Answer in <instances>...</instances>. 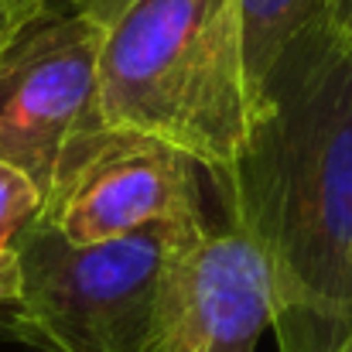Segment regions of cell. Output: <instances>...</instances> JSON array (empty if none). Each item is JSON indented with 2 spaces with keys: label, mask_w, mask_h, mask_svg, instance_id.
<instances>
[{
  "label": "cell",
  "mask_w": 352,
  "mask_h": 352,
  "mask_svg": "<svg viewBox=\"0 0 352 352\" xmlns=\"http://www.w3.org/2000/svg\"><path fill=\"white\" fill-rule=\"evenodd\" d=\"M274 274L284 352L352 329V34L308 28L263 76L256 120L216 182Z\"/></svg>",
  "instance_id": "1"
},
{
  "label": "cell",
  "mask_w": 352,
  "mask_h": 352,
  "mask_svg": "<svg viewBox=\"0 0 352 352\" xmlns=\"http://www.w3.org/2000/svg\"><path fill=\"white\" fill-rule=\"evenodd\" d=\"M79 7L96 31L107 126L161 140L223 182L256 120L239 0H82Z\"/></svg>",
  "instance_id": "2"
},
{
  "label": "cell",
  "mask_w": 352,
  "mask_h": 352,
  "mask_svg": "<svg viewBox=\"0 0 352 352\" xmlns=\"http://www.w3.org/2000/svg\"><path fill=\"white\" fill-rule=\"evenodd\" d=\"M202 219L103 243H72L38 219L21 250V287L3 325L38 352H147L168 260Z\"/></svg>",
  "instance_id": "3"
},
{
  "label": "cell",
  "mask_w": 352,
  "mask_h": 352,
  "mask_svg": "<svg viewBox=\"0 0 352 352\" xmlns=\"http://www.w3.org/2000/svg\"><path fill=\"white\" fill-rule=\"evenodd\" d=\"M107 133L86 10H45L0 52V161L48 206Z\"/></svg>",
  "instance_id": "4"
},
{
  "label": "cell",
  "mask_w": 352,
  "mask_h": 352,
  "mask_svg": "<svg viewBox=\"0 0 352 352\" xmlns=\"http://www.w3.org/2000/svg\"><path fill=\"white\" fill-rule=\"evenodd\" d=\"M274 318L277 294L263 253L233 226L209 230L202 219L168 260L147 352H253Z\"/></svg>",
  "instance_id": "5"
},
{
  "label": "cell",
  "mask_w": 352,
  "mask_h": 352,
  "mask_svg": "<svg viewBox=\"0 0 352 352\" xmlns=\"http://www.w3.org/2000/svg\"><path fill=\"white\" fill-rule=\"evenodd\" d=\"M199 164L140 133L110 130L72 171L41 219L72 243H103L202 216Z\"/></svg>",
  "instance_id": "6"
},
{
  "label": "cell",
  "mask_w": 352,
  "mask_h": 352,
  "mask_svg": "<svg viewBox=\"0 0 352 352\" xmlns=\"http://www.w3.org/2000/svg\"><path fill=\"white\" fill-rule=\"evenodd\" d=\"M243 10V41H246V69L253 79V93L274 62L318 21H325V0H239Z\"/></svg>",
  "instance_id": "7"
},
{
  "label": "cell",
  "mask_w": 352,
  "mask_h": 352,
  "mask_svg": "<svg viewBox=\"0 0 352 352\" xmlns=\"http://www.w3.org/2000/svg\"><path fill=\"white\" fill-rule=\"evenodd\" d=\"M45 202L38 188L10 164L0 161V311H7L21 287V250L41 219Z\"/></svg>",
  "instance_id": "8"
},
{
  "label": "cell",
  "mask_w": 352,
  "mask_h": 352,
  "mask_svg": "<svg viewBox=\"0 0 352 352\" xmlns=\"http://www.w3.org/2000/svg\"><path fill=\"white\" fill-rule=\"evenodd\" d=\"M325 21L336 31L352 34V0H325Z\"/></svg>",
  "instance_id": "9"
},
{
  "label": "cell",
  "mask_w": 352,
  "mask_h": 352,
  "mask_svg": "<svg viewBox=\"0 0 352 352\" xmlns=\"http://www.w3.org/2000/svg\"><path fill=\"white\" fill-rule=\"evenodd\" d=\"M21 28H28V24H24V21H21V17H17V14H14V10L3 3V0H0V52H3V48L14 41V34H17Z\"/></svg>",
  "instance_id": "10"
},
{
  "label": "cell",
  "mask_w": 352,
  "mask_h": 352,
  "mask_svg": "<svg viewBox=\"0 0 352 352\" xmlns=\"http://www.w3.org/2000/svg\"><path fill=\"white\" fill-rule=\"evenodd\" d=\"M3 3H7L24 24H31L34 17H41V14L48 10V0H3Z\"/></svg>",
  "instance_id": "11"
},
{
  "label": "cell",
  "mask_w": 352,
  "mask_h": 352,
  "mask_svg": "<svg viewBox=\"0 0 352 352\" xmlns=\"http://www.w3.org/2000/svg\"><path fill=\"white\" fill-rule=\"evenodd\" d=\"M311 352H352V329L342 332L339 339H332V342H325V346H318V349H311Z\"/></svg>",
  "instance_id": "12"
}]
</instances>
